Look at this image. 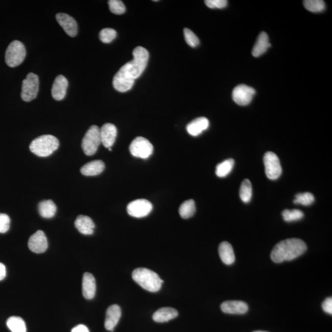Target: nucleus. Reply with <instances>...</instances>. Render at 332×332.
Here are the masks:
<instances>
[{
	"label": "nucleus",
	"instance_id": "nucleus-1",
	"mask_svg": "<svg viewBox=\"0 0 332 332\" xmlns=\"http://www.w3.org/2000/svg\"><path fill=\"white\" fill-rule=\"evenodd\" d=\"M133 55V60L122 66L113 78V85L116 91L121 92L130 91L147 65L149 53L144 47H136Z\"/></svg>",
	"mask_w": 332,
	"mask_h": 332
},
{
	"label": "nucleus",
	"instance_id": "nucleus-2",
	"mask_svg": "<svg viewBox=\"0 0 332 332\" xmlns=\"http://www.w3.org/2000/svg\"><path fill=\"white\" fill-rule=\"evenodd\" d=\"M307 249V245L301 239H286L274 246L271 253V258L277 263L291 261L303 254Z\"/></svg>",
	"mask_w": 332,
	"mask_h": 332
},
{
	"label": "nucleus",
	"instance_id": "nucleus-3",
	"mask_svg": "<svg viewBox=\"0 0 332 332\" xmlns=\"http://www.w3.org/2000/svg\"><path fill=\"white\" fill-rule=\"evenodd\" d=\"M132 276L140 287L150 292L159 291L164 282L158 274L147 268L136 269Z\"/></svg>",
	"mask_w": 332,
	"mask_h": 332
},
{
	"label": "nucleus",
	"instance_id": "nucleus-4",
	"mask_svg": "<svg viewBox=\"0 0 332 332\" xmlns=\"http://www.w3.org/2000/svg\"><path fill=\"white\" fill-rule=\"evenodd\" d=\"M59 146V141L56 137L43 135L33 140L30 149L33 154L40 157H47L52 155Z\"/></svg>",
	"mask_w": 332,
	"mask_h": 332
},
{
	"label": "nucleus",
	"instance_id": "nucleus-5",
	"mask_svg": "<svg viewBox=\"0 0 332 332\" xmlns=\"http://www.w3.org/2000/svg\"><path fill=\"white\" fill-rule=\"evenodd\" d=\"M26 49L22 42L15 40L8 46L5 54V61L10 67L22 64L25 58Z\"/></svg>",
	"mask_w": 332,
	"mask_h": 332
},
{
	"label": "nucleus",
	"instance_id": "nucleus-6",
	"mask_svg": "<svg viewBox=\"0 0 332 332\" xmlns=\"http://www.w3.org/2000/svg\"><path fill=\"white\" fill-rule=\"evenodd\" d=\"M101 143L99 127L92 125L83 139L82 146L84 152L87 156H92L97 152Z\"/></svg>",
	"mask_w": 332,
	"mask_h": 332
},
{
	"label": "nucleus",
	"instance_id": "nucleus-7",
	"mask_svg": "<svg viewBox=\"0 0 332 332\" xmlns=\"http://www.w3.org/2000/svg\"><path fill=\"white\" fill-rule=\"evenodd\" d=\"M130 150L134 157L146 159L152 154L154 146L144 137H138L131 142Z\"/></svg>",
	"mask_w": 332,
	"mask_h": 332
},
{
	"label": "nucleus",
	"instance_id": "nucleus-8",
	"mask_svg": "<svg viewBox=\"0 0 332 332\" xmlns=\"http://www.w3.org/2000/svg\"><path fill=\"white\" fill-rule=\"evenodd\" d=\"M39 90V79L38 75L30 73L23 80L21 98L23 101H30L37 96Z\"/></svg>",
	"mask_w": 332,
	"mask_h": 332
},
{
	"label": "nucleus",
	"instance_id": "nucleus-9",
	"mask_svg": "<svg viewBox=\"0 0 332 332\" xmlns=\"http://www.w3.org/2000/svg\"><path fill=\"white\" fill-rule=\"evenodd\" d=\"M263 162L265 167V173L270 180H276L282 173L279 158L273 152L269 151L265 155Z\"/></svg>",
	"mask_w": 332,
	"mask_h": 332
},
{
	"label": "nucleus",
	"instance_id": "nucleus-10",
	"mask_svg": "<svg viewBox=\"0 0 332 332\" xmlns=\"http://www.w3.org/2000/svg\"><path fill=\"white\" fill-rule=\"evenodd\" d=\"M256 90L250 86L244 85H238L233 91L232 97L236 104L241 106H246L253 99Z\"/></svg>",
	"mask_w": 332,
	"mask_h": 332
},
{
	"label": "nucleus",
	"instance_id": "nucleus-11",
	"mask_svg": "<svg viewBox=\"0 0 332 332\" xmlns=\"http://www.w3.org/2000/svg\"><path fill=\"white\" fill-rule=\"evenodd\" d=\"M152 209V205L148 200L136 199L127 205L128 214L132 217L142 218L147 216Z\"/></svg>",
	"mask_w": 332,
	"mask_h": 332
},
{
	"label": "nucleus",
	"instance_id": "nucleus-12",
	"mask_svg": "<svg viewBox=\"0 0 332 332\" xmlns=\"http://www.w3.org/2000/svg\"><path fill=\"white\" fill-rule=\"evenodd\" d=\"M28 246L32 252L41 253L45 252L48 247L46 236L41 230H38L29 238Z\"/></svg>",
	"mask_w": 332,
	"mask_h": 332
},
{
	"label": "nucleus",
	"instance_id": "nucleus-13",
	"mask_svg": "<svg viewBox=\"0 0 332 332\" xmlns=\"http://www.w3.org/2000/svg\"><path fill=\"white\" fill-rule=\"evenodd\" d=\"M101 142L105 147L109 148L114 144L117 136V128L114 124H105L100 129Z\"/></svg>",
	"mask_w": 332,
	"mask_h": 332
},
{
	"label": "nucleus",
	"instance_id": "nucleus-14",
	"mask_svg": "<svg viewBox=\"0 0 332 332\" xmlns=\"http://www.w3.org/2000/svg\"><path fill=\"white\" fill-rule=\"evenodd\" d=\"M56 20L66 34L71 37H75L78 33V25L72 17L65 13H58L56 15Z\"/></svg>",
	"mask_w": 332,
	"mask_h": 332
},
{
	"label": "nucleus",
	"instance_id": "nucleus-15",
	"mask_svg": "<svg viewBox=\"0 0 332 332\" xmlns=\"http://www.w3.org/2000/svg\"><path fill=\"white\" fill-rule=\"evenodd\" d=\"M121 316V308L117 304H113L108 308L106 313L105 327L107 330L113 331Z\"/></svg>",
	"mask_w": 332,
	"mask_h": 332
},
{
	"label": "nucleus",
	"instance_id": "nucleus-16",
	"mask_svg": "<svg viewBox=\"0 0 332 332\" xmlns=\"http://www.w3.org/2000/svg\"><path fill=\"white\" fill-rule=\"evenodd\" d=\"M221 310L223 313L226 314L244 315L248 312L249 307L244 301H227L221 304Z\"/></svg>",
	"mask_w": 332,
	"mask_h": 332
},
{
	"label": "nucleus",
	"instance_id": "nucleus-17",
	"mask_svg": "<svg viewBox=\"0 0 332 332\" xmlns=\"http://www.w3.org/2000/svg\"><path fill=\"white\" fill-rule=\"evenodd\" d=\"M68 85V80L64 76H57L54 82L52 89L53 97L56 100L64 99L66 93H67Z\"/></svg>",
	"mask_w": 332,
	"mask_h": 332
},
{
	"label": "nucleus",
	"instance_id": "nucleus-18",
	"mask_svg": "<svg viewBox=\"0 0 332 332\" xmlns=\"http://www.w3.org/2000/svg\"><path fill=\"white\" fill-rule=\"evenodd\" d=\"M82 289L84 297L86 299L91 300L95 297V292H96V283L93 275L89 273L84 274Z\"/></svg>",
	"mask_w": 332,
	"mask_h": 332
},
{
	"label": "nucleus",
	"instance_id": "nucleus-19",
	"mask_svg": "<svg viewBox=\"0 0 332 332\" xmlns=\"http://www.w3.org/2000/svg\"><path fill=\"white\" fill-rule=\"evenodd\" d=\"M74 225L83 235H91L94 233L95 224L90 217L80 215L74 221Z\"/></svg>",
	"mask_w": 332,
	"mask_h": 332
},
{
	"label": "nucleus",
	"instance_id": "nucleus-20",
	"mask_svg": "<svg viewBox=\"0 0 332 332\" xmlns=\"http://www.w3.org/2000/svg\"><path fill=\"white\" fill-rule=\"evenodd\" d=\"M209 126V121L208 118L200 117L194 119L187 125V131L190 135L197 136L200 135Z\"/></svg>",
	"mask_w": 332,
	"mask_h": 332
},
{
	"label": "nucleus",
	"instance_id": "nucleus-21",
	"mask_svg": "<svg viewBox=\"0 0 332 332\" xmlns=\"http://www.w3.org/2000/svg\"><path fill=\"white\" fill-rule=\"evenodd\" d=\"M218 252L221 261L227 265H231L235 262V254L231 244L228 242H223L218 248Z\"/></svg>",
	"mask_w": 332,
	"mask_h": 332
},
{
	"label": "nucleus",
	"instance_id": "nucleus-22",
	"mask_svg": "<svg viewBox=\"0 0 332 332\" xmlns=\"http://www.w3.org/2000/svg\"><path fill=\"white\" fill-rule=\"evenodd\" d=\"M271 46L268 35L265 32H262L259 35L256 44L253 47L252 55L256 58H258L267 52Z\"/></svg>",
	"mask_w": 332,
	"mask_h": 332
},
{
	"label": "nucleus",
	"instance_id": "nucleus-23",
	"mask_svg": "<svg viewBox=\"0 0 332 332\" xmlns=\"http://www.w3.org/2000/svg\"><path fill=\"white\" fill-rule=\"evenodd\" d=\"M177 311L172 308H162L157 311L152 316V319L157 322H168L178 316Z\"/></svg>",
	"mask_w": 332,
	"mask_h": 332
},
{
	"label": "nucleus",
	"instance_id": "nucleus-24",
	"mask_svg": "<svg viewBox=\"0 0 332 332\" xmlns=\"http://www.w3.org/2000/svg\"><path fill=\"white\" fill-rule=\"evenodd\" d=\"M105 169L103 161L94 160L84 165L81 169V173L86 176H95L100 174Z\"/></svg>",
	"mask_w": 332,
	"mask_h": 332
},
{
	"label": "nucleus",
	"instance_id": "nucleus-25",
	"mask_svg": "<svg viewBox=\"0 0 332 332\" xmlns=\"http://www.w3.org/2000/svg\"><path fill=\"white\" fill-rule=\"evenodd\" d=\"M38 211L42 217L50 218L56 215L57 207L52 200H45L39 203Z\"/></svg>",
	"mask_w": 332,
	"mask_h": 332
},
{
	"label": "nucleus",
	"instance_id": "nucleus-26",
	"mask_svg": "<svg viewBox=\"0 0 332 332\" xmlns=\"http://www.w3.org/2000/svg\"><path fill=\"white\" fill-rule=\"evenodd\" d=\"M196 212V205L194 200L189 199L182 203L179 208V214L184 219L193 217Z\"/></svg>",
	"mask_w": 332,
	"mask_h": 332
},
{
	"label": "nucleus",
	"instance_id": "nucleus-27",
	"mask_svg": "<svg viewBox=\"0 0 332 332\" xmlns=\"http://www.w3.org/2000/svg\"><path fill=\"white\" fill-rule=\"evenodd\" d=\"M7 324L12 332H27L25 323L20 317H11L8 319Z\"/></svg>",
	"mask_w": 332,
	"mask_h": 332
},
{
	"label": "nucleus",
	"instance_id": "nucleus-28",
	"mask_svg": "<svg viewBox=\"0 0 332 332\" xmlns=\"http://www.w3.org/2000/svg\"><path fill=\"white\" fill-rule=\"evenodd\" d=\"M235 165V161L233 159H228L218 164L215 170V173L219 177H225L232 172Z\"/></svg>",
	"mask_w": 332,
	"mask_h": 332
},
{
	"label": "nucleus",
	"instance_id": "nucleus-29",
	"mask_svg": "<svg viewBox=\"0 0 332 332\" xmlns=\"http://www.w3.org/2000/svg\"><path fill=\"white\" fill-rule=\"evenodd\" d=\"M239 195L242 201L247 203L250 201L252 196V188L251 182L248 179H245L241 185Z\"/></svg>",
	"mask_w": 332,
	"mask_h": 332
},
{
	"label": "nucleus",
	"instance_id": "nucleus-30",
	"mask_svg": "<svg viewBox=\"0 0 332 332\" xmlns=\"http://www.w3.org/2000/svg\"><path fill=\"white\" fill-rule=\"evenodd\" d=\"M303 5L307 10L312 13H321L325 9V2L322 0H306Z\"/></svg>",
	"mask_w": 332,
	"mask_h": 332
},
{
	"label": "nucleus",
	"instance_id": "nucleus-31",
	"mask_svg": "<svg viewBox=\"0 0 332 332\" xmlns=\"http://www.w3.org/2000/svg\"><path fill=\"white\" fill-rule=\"evenodd\" d=\"M282 215L284 221L287 222L300 220L304 217L303 212L298 209H286L283 212Z\"/></svg>",
	"mask_w": 332,
	"mask_h": 332
},
{
	"label": "nucleus",
	"instance_id": "nucleus-32",
	"mask_svg": "<svg viewBox=\"0 0 332 332\" xmlns=\"http://www.w3.org/2000/svg\"><path fill=\"white\" fill-rule=\"evenodd\" d=\"M315 196L312 193L307 192L297 194L294 202L296 205L310 206L315 202Z\"/></svg>",
	"mask_w": 332,
	"mask_h": 332
},
{
	"label": "nucleus",
	"instance_id": "nucleus-33",
	"mask_svg": "<svg viewBox=\"0 0 332 332\" xmlns=\"http://www.w3.org/2000/svg\"><path fill=\"white\" fill-rule=\"evenodd\" d=\"M116 32L115 30L110 28H106L101 31L99 34V38L101 42L104 43H110L116 37Z\"/></svg>",
	"mask_w": 332,
	"mask_h": 332
},
{
	"label": "nucleus",
	"instance_id": "nucleus-34",
	"mask_svg": "<svg viewBox=\"0 0 332 332\" xmlns=\"http://www.w3.org/2000/svg\"><path fill=\"white\" fill-rule=\"evenodd\" d=\"M110 10L112 13L120 15L124 14L125 11V6L121 1L119 0H110L108 2Z\"/></svg>",
	"mask_w": 332,
	"mask_h": 332
},
{
	"label": "nucleus",
	"instance_id": "nucleus-35",
	"mask_svg": "<svg viewBox=\"0 0 332 332\" xmlns=\"http://www.w3.org/2000/svg\"><path fill=\"white\" fill-rule=\"evenodd\" d=\"M184 33L185 40L188 45L192 47H195L199 45V40L198 38L191 30L185 28L184 30Z\"/></svg>",
	"mask_w": 332,
	"mask_h": 332
},
{
	"label": "nucleus",
	"instance_id": "nucleus-36",
	"mask_svg": "<svg viewBox=\"0 0 332 332\" xmlns=\"http://www.w3.org/2000/svg\"><path fill=\"white\" fill-rule=\"evenodd\" d=\"M10 218L5 214H0V233H7L10 227Z\"/></svg>",
	"mask_w": 332,
	"mask_h": 332
},
{
	"label": "nucleus",
	"instance_id": "nucleus-37",
	"mask_svg": "<svg viewBox=\"0 0 332 332\" xmlns=\"http://www.w3.org/2000/svg\"><path fill=\"white\" fill-rule=\"evenodd\" d=\"M205 4L209 8L222 9L225 8L228 5L226 0H206Z\"/></svg>",
	"mask_w": 332,
	"mask_h": 332
},
{
	"label": "nucleus",
	"instance_id": "nucleus-38",
	"mask_svg": "<svg viewBox=\"0 0 332 332\" xmlns=\"http://www.w3.org/2000/svg\"><path fill=\"white\" fill-rule=\"evenodd\" d=\"M322 307L323 310L324 311L325 313L329 314V315H331L332 314V298L329 297L327 299H325L324 302L322 304Z\"/></svg>",
	"mask_w": 332,
	"mask_h": 332
},
{
	"label": "nucleus",
	"instance_id": "nucleus-39",
	"mask_svg": "<svg viewBox=\"0 0 332 332\" xmlns=\"http://www.w3.org/2000/svg\"><path fill=\"white\" fill-rule=\"evenodd\" d=\"M71 332H89V330L86 325L80 324L74 327Z\"/></svg>",
	"mask_w": 332,
	"mask_h": 332
},
{
	"label": "nucleus",
	"instance_id": "nucleus-40",
	"mask_svg": "<svg viewBox=\"0 0 332 332\" xmlns=\"http://www.w3.org/2000/svg\"><path fill=\"white\" fill-rule=\"evenodd\" d=\"M6 276H7V269L5 265L0 263V280H4Z\"/></svg>",
	"mask_w": 332,
	"mask_h": 332
},
{
	"label": "nucleus",
	"instance_id": "nucleus-41",
	"mask_svg": "<svg viewBox=\"0 0 332 332\" xmlns=\"http://www.w3.org/2000/svg\"><path fill=\"white\" fill-rule=\"evenodd\" d=\"M253 332H268V331H256Z\"/></svg>",
	"mask_w": 332,
	"mask_h": 332
}]
</instances>
